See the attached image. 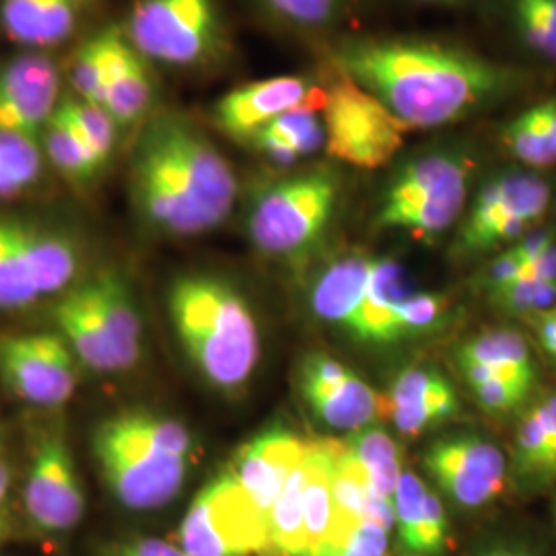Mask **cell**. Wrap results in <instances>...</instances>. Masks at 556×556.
I'll use <instances>...</instances> for the list:
<instances>
[{
	"label": "cell",
	"mask_w": 556,
	"mask_h": 556,
	"mask_svg": "<svg viewBox=\"0 0 556 556\" xmlns=\"http://www.w3.org/2000/svg\"><path fill=\"white\" fill-rule=\"evenodd\" d=\"M332 68L374 93L408 130L478 118L526 91L534 77L466 46L415 36L334 41Z\"/></svg>",
	"instance_id": "cell-1"
},
{
	"label": "cell",
	"mask_w": 556,
	"mask_h": 556,
	"mask_svg": "<svg viewBox=\"0 0 556 556\" xmlns=\"http://www.w3.org/2000/svg\"><path fill=\"white\" fill-rule=\"evenodd\" d=\"M128 179L137 217L163 238L208 233L229 219L238 202L231 163L179 112L157 110L140 126Z\"/></svg>",
	"instance_id": "cell-2"
},
{
	"label": "cell",
	"mask_w": 556,
	"mask_h": 556,
	"mask_svg": "<svg viewBox=\"0 0 556 556\" xmlns=\"http://www.w3.org/2000/svg\"><path fill=\"white\" fill-rule=\"evenodd\" d=\"M169 318L200 376L220 392H238L256 371V318L238 289L211 275H184L169 287Z\"/></svg>",
	"instance_id": "cell-3"
},
{
	"label": "cell",
	"mask_w": 556,
	"mask_h": 556,
	"mask_svg": "<svg viewBox=\"0 0 556 556\" xmlns=\"http://www.w3.org/2000/svg\"><path fill=\"white\" fill-rule=\"evenodd\" d=\"M122 31L149 64L174 73L215 71L233 52L219 0H135Z\"/></svg>",
	"instance_id": "cell-4"
},
{
	"label": "cell",
	"mask_w": 556,
	"mask_h": 556,
	"mask_svg": "<svg viewBox=\"0 0 556 556\" xmlns=\"http://www.w3.org/2000/svg\"><path fill=\"white\" fill-rule=\"evenodd\" d=\"M477 163L464 149H435L408 161L383 192L376 213L381 231L435 239L462 219Z\"/></svg>",
	"instance_id": "cell-5"
},
{
	"label": "cell",
	"mask_w": 556,
	"mask_h": 556,
	"mask_svg": "<svg viewBox=\"0 0 556 556\" xmlns=\"http://www.w3.org/2000/svg\"><path fill=\"white\" fill-rule=\"evenodd\" d=\"M340 178L328 167L305 169L262 186L248 211L252 245L275 258H298L330 229Z\"/></svg>",
	"instance_id": "cell-6"
},
{
	"label": "cell",
	"mask_w": 556,
	"mask_h": 556,
	"mask_svg": "<svg viewBox=\"0 0 556 556\" xmlns=\"http://www.w3.org/2000/svg\"><path fill=\"white\" fill-rule=\"evenodd\" d=\"M324 89V151L332 160L358 169H378L396 157L410 130L374 93L338 71Z\"/></svg>",
	"instance_id": "cell-7"
},
{
	"label": "cell",
	"mask_w": 556,
	"mask_h": 556,
	"mask_svg": "<svg viewBox=\"0 0 556 556\" xmlns=\"http://www.w3.org/2000/svg\"><path fill=\"white\" fill-rule=\"evenodd\" d=\"M179 548L188 556H266L268 521L225 470L190 503L179 526Z\"/></svg>",
	"instance_id": "cell-8"
},
{
	"label": "cell",
	"mask_w": 556,
	"mask_h": 556,
	"mask_svg": "<svg viewBox=\"0 0 556 556\" xmlns=\"http://www.w3.org/2000/svg\"><path fill=\"white\" fill-rule=\"evenodd\" d=\"M553 202V186L538 172H505L489 179L459 227V254H480L516 243L536 227Z\"/></svg>",
	"instance_id": "cell-9"
},
{
	"label": "cell",
	"mask_w": 556,
	"mask_h": 556,
	"mask_svg": "<svg viewBox=\"0 0 556 556\" xmlns=\"http://www.w3.org/2000/svg\"><path fill=\"white\" fill-rule=\"evenodd\" d=\"M110 495L132 511H153L178 497L190 468L188 457L161 454L98 427L91 441Z\"/></svg>",
	"instance_id": "cell-10"
},
{
	"label": "cell",
	"mask_w": 556,
	"mask_h": 556,
	"mask_svg": "<svg viewBox=\"0 0 556 556\" xmlns=\"http://www.w3.org/2000/svg\"><path fill=\"white\" fill-rule=\"evenodd\" d=\"M79 361L64 338L31 332L0 338V378L23 402L60 408L75 396Z\"/></svg>",
	"instance_id": "cell-11"
},
{
	"label": "cell",
	"mask_w": 556,
	"mask_h": 556,
	"mask_svg": "<svg viewBox=\"0 0 556 556\" xmlns=\"http://www.w3.org/2000/svg\"><path fill=\"white\" fill-rule=\"evenodd\" d=\"M23 507L43 532H68L85 516V491L62 429H46L36 443L23 486Z\"/></svg>",
	"instance_id": "cell-12"
},
{
	"label": "cell",
	"mask_w": 556,
	"mask_h": 556,
	"mask_svg": "<svg viewBox=\"0 0 556 556\" xmlns=\"http://www.w3.org/2000/svg\"><path fill=\"white\" fill-rule=\"evenodd\" d=\"M326 89L305 75L250 80L223 93L208 118L220 135L245 144L264 126L303 105H324Z\"/></svg>",
	"instance_id": "cell-13"
},
{
	"label": "cell",
	"mask_w": 556,
	"mask_h": 556,
	"mask_svg": "<svg viewBox=\"0 0 556 556\" xmlns=\"http://www.w3.org/2000/svg\"><path fill=\"white\" fill-rule=\"evenodd\" d=\"M62 73L48 52H23L0 64V130L41 139L62 101Z\"/></svg>",
	"instance_id": "cell-14"
},
{
	"label": "cell",
	"mask_w": 556,
	"mask_h": 556,
	"mask_svg": "<svg viewBox=\"0 0 556 556\" xmlns=\"http://www.w3.org/2000/svg\"><path fill=\"white\" fill-rule=\"evenodd\" d=\"M439 489L464 507H482L505 486V456L497 445L478 438L435 441L422 456Z\"/></svg>",
	"instance_id": "cell-15"
},
{
	"label": "cell",
	"mask_w": 556,
	"mask_h": 556,
	"mask_svg": "<svg viewBox=\"0 0 556 556\" xmlns=\"http://www.w3.org/2000/svg\"><path fill=\"white\" fill-rule=\"evenodd\" d=\"M101 0H0V31L25 52H50L96 20Z\"/></svg>",
	"instance_id": "cell-16"
},
{
	"label": "cell",
	"mask_w": 556,
	"mask_h": 556,
	"mask_svg": "<svg viewBox=\"0 0 556 556\" xmlns=\"http://www.w3.org/2000/svg\"><path fill=\"white\" fill-rule=\"evenodd\" d=\"M305 447L307 441H301L291 431L270 429L239 447L227 468L266 521H270L278 495L305 454Z\"/></svg>",
	"instance_id": "cell-17"
},
{
	"label": "cell",
	"mask_w": 556,
	"mask_h": 556,
	"mask_svg": "<svg viewBox=\"0 0 556 556\" xmlns=\"http://www.w3.org/2000/svg\"><path fill=\"white\" fill-rule=\"evenodd\" d=\"M157 100L160 85L155 66L142 59L124 36L110 66L100 108L112 116L124 135L128 130L137 132L157 112Z\"/></svg>",
	"instance_id": "cell-18"
},
{
	"label": "cell",
	"mask_w": 556,
	"mask_h": 556,
	"mask_svg": "<svg viewBox=\"0 0 556 556\" xmlns=\"http://www.w3.org/2000/svg\"><path fill=\"white\" fill-rule=\"evenodd\" d=\"M83 282L118 358L119 371L137 367L142 355V321L128 280L116 268H103Z\"/></svg>",
	"instance_id": "cell-19"
},
{
	"label": "cell",
	"mask_w": 556,
	"mask_h": 556,
	"mask_svg": "<svg viewBox=\"0 0 556 556\" xmlns=\"http://www.w3.org/2000/svg\"><path fill=\"white\" fill-rule=\"evenodd\" d=\"M17 233L27 273L40 298L68 291L79 275L80 248L77 239L59 227L23 217H17Z\"/></svg>",
	"instance_id": "cell-20"
},
{
	"label": "cell",
	"mask_w": 556,
	"mask_h": 556,
	"mask_svg": "<svg viewBox=\"0 0 556 556\" xmlns=\"http://www.w3.org/2000/svg\"><path fill=\"white\" fill-rule=\"evenodd\" d=\"M60 337L80 365L93 374H119L118 358L91 305L85 282L73 285L52 309Z\"/></svg>",
	"instance_id": "cell-21"
},
{
	"label": "cell",
	"mask_w": 556,
	"mask_h": 556,
	"mask_svg": "<svg viewBox=\"0 0 556 556\" xmlns=\"http://www.w3.org/2000/svg\"><path fill=\"white\" fill-rule=\"evenodd\" d=\"M410 278L406 268L392 258H376L367 295L358 309L351 332L367 342H394L400 340L396 307L410 298Z\"/></svg>",
	"instance_id": "cell-22"
},
{
	"label": "cell",
	"mask_w": 556,
	"mask_h": 556,
	"mask_svg": "<svg viewBox=\"0 0 556 556\" xmlns=\"http://www.w3.org/2000/svg\"><path fill=\"white\" fill-rule=\"evenodd\" d=\"M248 149L264 160L291 167L326 149V128L321 105H303L270 122L245 142Z\"/></svg>",
	"instance_id": "cell-23"
},
{
	"label": "cell",
	"mask_w": 556,
	"mask_h": 556,
	"mask_svg": "<svg viewBox=\"0 0 556 556\" xmlns=\"http://www.w3.org/2000/svg\"><path fill=\"white\" fill-rule=\"evenodd\" d=\"M374 262L376 258L361 254L334 260L319 275L312 293V305L316 316L351 330L367 295Z\"/></svg>",
	"instance_id": "cell-24"
},
{
	"label": "cell",
	"mask_w": 556,
	"mask_h": 556,
	"mask_svg": "<svg viewBox=\"0 0 556 556\" xmlns=\"http://www.w3.org/2000/svg\"><path fill=\"white\" fill-rule=\"evenodd\" d=\"M301 392L314 415L328 427L340 431H357L378 417H388L386 396L351 374L337 386H301Z\"/></svg>",
	"instance_id": "cell-25"
},
{
	"label": "cell",
	"mask_w": 556,
	"mask_h": 556,
	"mask_svg": "<svg viewBox=\"0 0 556 556\" xmlns=\"http://www.w3.org/2000/svg\"><path fill=\"white\" fill-rule=\"evenodd\" d=\"M260 15L280 31L326 40L355 17V0H250Z\"/></svg>",
	"instance_id": "cell-26"
},
{
	"label": "cell",
	"mask_w": 556,
	"mask_h": 556,
	"mask_svg": "<svg viewBox=\"0 0 556 556\" xmlns=\"http://www.w3.org/2000/svg\"><path fill=\"white\" fill-rule=\"evenodd\" d=\"M498 140L517 163L532 172L556 165V96L519 110L501 126Z\"/></svg>",
	"instance_id": "cell-27"
},
{
	"label": "cell",
	"mask_w": 556,
	"mask_h": 556,
	"mask_svg": "<svg viewBox=\"0 0 556 556\" xmlns=\"http://www.w3.org/2000/svg\"><path fill=\"white\" fill-rule=\"evenodd\" d=\"M321 441H324V450H326L330 495H332V505H334L332 532L324 546V548H328L346 536L349 530H353L361 521H365V507H367L371 486L367 482L363 468L344 447L342 439H321Z\"/></svg>",
	"instance_id": "cell-28"
},
{
	"label": "cell",
	"mask_w": 556,
	"mask_h": 556,
	"mask_svg": "<svg viewBox=\"0 0 556 556\" xmlns=\"http://www.w3.org/2000/svg\"><path fill=\"white\" fill-rule=\"evenodd\" d=\"M501 15L526 56L556 66V0H501Z\"/></svg>",
	"instance_id": "cell-29"
},
{
	"label": "cell",
	"mask_w": 556,
	"mask_h": 556,
	"mask_svg": "<svg viewBox=\"0 0 556 556\" xmlns=\"http://www.w3.org/2000/svg\"><path fill=\"white\" fill-rule=\"evenodd\" d=\"M122 38V25H105L80 41L66 71L71 96L100 105L105 79Z\"/></svg>",
	"instance_id": "cell-30"
},
{
	"label": "cell",
	"mask_w": 556,
	"mask_h": 556,
	"mask_svg": "<svg viewBox=\"0 0 556 556\" xmlns=\"http://www.w3.org/2000/svg\"><path fill=\"white\" fill-rule=\"evenodd\" d=\"M307 484V447L293 472L287 478L268 521V553L266 556L305 555V523L303 497Z\"/></svg>",
	"instance_id": "cell-31"
},
{
	"label": "cell",
	"mask_w": 556,
	"mask_h": 556,
	"mask_svg": "<svg viewBox=\"0 0 556 556\" xmlns=\"http://www.w3.org/2000/svg\"><path fill=\"white\" fill-rule=\"evenodd\" d=\"M342 443L363 468L371 491L378 493L379 497L394 501L397 482L404 475L396 441L383 429L367 425L351 431V435L342 439Z\"/></svg>",
	"instance_id": "cell-32"
},
{
	"label": "cell",
	"mask_w": 556,
	"mask_h": 556,
	"mask_svg": "<svg viewBox=\"0 0 556 556\" xmlns=\"http://www.w3.org/2000/svg\"><path fill=\"white\" fill-rule=\"evenodd\" d=\"M303 523H305V555H318L326 546L332 523L334 505L330 495L328 464L324 441H307V484L303 497Z\"/></svg>",
	"instance_id": "cell-33"
},
{
	"label": "cell",
	"mask_w": 556,
	"mask_h": 556,
	"mask_svg": "<svg viewBox=\"0 0 556 556\" xmlns=\"http://www.w3.org/2000/svg\"><path fill=\"white\" fill-rule=\"evenodd\" d=\"M40 140L48 163L77 188L91 186L105 169L73 130V126L60 116L59 110L46 126Z\"/></svg>",
	"instance_id": "cell-34"
},
{
	"label": "cell",
	"mask_w": 556,
	"mask_h": 556,
	"mask_svg": "<svg viewBox=\"0 0 556 556\" xmlns=\"http://www.w3.org/2000/svg\"><path fill=\"white\" fill-rule=\"evenodd\" d=\"M101 427H105L110 433L118 438L130 439L147 447H153L161 454L188 459L194 454V439L190 431L174 418L161 417L147 410H130L103 420Z\"/></svg>",
	"instance_id": "cell-35"
},
{
	"label": "cell",
	"mask_w": 556,
	"mask_h": 556,
	"mask_svg": "<svg viewBox=\"0 0 556 556\" xmlns=\"http://www.w3.org/2000/svg\"><path fill=\"white\" fill-rule=\"evenodd\" d=\"M40 301L17 233V217L0 215V309H25Z\"/></svg>",
	"instance_id": "cell-36"
},
{
	"label": "cell",
	"mask_w": 556,
	"mask_h": 556,
	"mask_svg": "<svg viewBox=\"0 0 556 556\" xmlns=\"http://www.w3.org/2000/svg\"><path fill=\"white\" fill-rule=\"evenodd\" d=\"M43 163L40 139L0 130V200L31 190L40 181Z\"/></svg>",
	"instance_id": "cell-37"
},
{
	"label": "cell",
	"mask_w": 556,
	"mask_h": 556,
	"mask_svg": "<svg viewBox=\"0 0 556 556\" xmlns=\"http://www.w3.org/2000/svg\"><path fill=\"white\" fill-rule=\"evenodd\" d=\"M459 367L480 365L489 369L517 371L534 378V365L528 344L514 330H493L482 337L472 338L457 351Z\"/></svg>",
	"instance_id": "cell-38"
},
{
	"label": "cell",
	"mask_w": 556,
	"mask_h": 556,
	"mask_svg": "<svg viewBox=\"0 0 556 556\" xmlns=\"http://www.w3.org/2000/svg\"><path fill=\"white\" fill-rule=\"evenodd\" d=\"M59 114L73 126V130L100 160L101 165L108 167L122 137V130L112 116L100 105L87 103L71 93L60 101Z\"/></svg>",
	"instance_id": "cell-39"
},
{
	"label": "cell",
	"mask_w": 556,
	"mask_h": 556,
	"mask_svg": "<svg viewBox=\"0 0 556 556\" xmlns=\"http://www.w3.org/2000/svg\"><path fill=\"white\" fill-rule=\"evenodd\" d=\"M517 459L528 472L551 475V417L544 402L519 427Z\"/></svg>",
	"instance_id": "cell-40"
},
{
	"label": "cell",
	"mask_w": 556,
	"mask_h": 556,
	"mask_svg": "<svg viewBox=\"0 0 556 556\" xmlns=\"http://www.w3.org/2000/svg\"><path fill=\"white\" fill-rule=\"evenodd\" d=\"M457 397L454 388L447 383L435 394L422 397L410 406L396 408L390 413V418L394 420L397 431L404 435H417L420 431H425L427 427L435 425L439 420L456 415Z\"/></svg>",
	"instance_id": "cell-41"
},
{
	"label": "cell",
	"mask_w": 556,
	"mask_h": 556,
	"mask_svg": "<svg viewBox=\"0 0 556 556\" xmlns=\"http://www.w3.org/2000/svg\"><path fill=\"white\" fill-rule=\"evenodd\" d=\"M427 486L415 472H404L397 482L394 495V509H396L397 532L400 542L406 553H415L418 528L425 516V501H427Z\"/></svg>",
	"instance_id": "cell-42"
},
{
	"label": "cell",
	"mask_w": 556,
	"mask_h": 556,
	"mask_svg": "<svg viewBox=\"0 0 556 556\" xmlns=\"http://www.w3.org/2000/svg\"><path fill=\"white\" fill-rule=\"evenodd\" d=\"M495 303L516 312H542L556 303V282H538V280H516L514 285L491 293Z\"/></svg>",
	"instance_id": "cell-43"
},
{
	"label": "cell",
	"mask_w": 556,
	"mask_h": 556,
	"mask_svg": "<svg viewBox=\"0 0 556 556\" xmlns=\"http://www.w3.org/2000/svg\"><path fill=\"white\" fill-rule=\"evenodd\" d=\"M445 312V299L433 293H413L396 307L400 338L427 332L438 324Z\"/></svg>",
	"instance_id": "cell-44"
},
{
	"label": "cell",
	"mask_w": 556,
	"mask_h": 556,
	"mask_svg": "<svg viewBox=\"0 0 556 556\" xmlns=\"http://www.w3.org/2000/svg\"><path fill=\"white\" fill-rule=\"evenodd\" d=\"M447 381L441 378L438 371L431 369H406L400 378L394 381L392 390L386 394V404H388V417L392 410L410 406L422 397L435 394Z\"/></svg>",
	"instance_id": "cell-45"
},
{
	"label": "cell",
	"mask_w": 556,
	"mask_h": 556,
	"mask_svg": "<svg viewBox=\"0 0 556 556\" xmlns=\"http://www.w3.org/2000/svg\"><path fill=\"white\" fill-rule=\"evenodd\" d=\"M388 532L371 521H361L334 546L324 548L316 556H386Z\"/></svg>",
	"instance_id": "cell-46"
},
{
	"label": "cell",
	"mask_w": 556,
	"mask_h": 556,
	"mask_svg": "<svg viewBox=\"0 0 556 556\" xmlns=\"http://www.w3.org/2000/svg\"><path fill=\"white\" fill-rule=\"evenodd\" d=\"M445 540H447V519H445L443 503L439 501L438 495L429 493L425 501V516H422L420 528H418L415 553L417 555H439L445 548Z\"/></svg>",
	"instance_id": "cell-47"
},
{
	"label": "cell",
	"mask_w": 556,
	"mask_h": 556,
	"mask_svg": "<svg viewBox=\"0 0 556 556\" xmlns=\"http://www.w3.org/2000/svg\"><path fill=\"white\" fill-rule=\"evenodd\" d=\"M530 388L532 383L523 381H486L472 386L480 406L489 413H507L516 408L526 400Z\"/></svg>",
	"instance_id": "cell-48"
},
{
	"label": "cell",
	"mask_w": 556,
	"mask_h": 556,
	"mask_svg": "<svg viewBox=\"0 0 556 556\" xmlns=\"http://www.w3.org/2000/svg\"><path fill=\"white\" fill-rule=\"evenodd\" d=\"M353 371L346 369L337 358L328 355H312L301 365V386H337L349 378Z\"/></svg>",
	"instance_id": "cell-49"
},
{
	"label": "cell",
	"mask_w": 556,
	"mask_h": 556,
	"mask_svg": "<svg viewBox=\"0 0 556 556\" xmlns=\"http://www.w3.org/2000/svg\"><path fill=\"white\" fill-rule=\"evenodd\" d=\"M108 556H188L179 546L161 538H132L114 544Z\"/></svg>",
	"instance_id": "cell-50"
},
{
	"label": "cell",
	"mask_w": 556,
	"mask_h": 556,
	"mask_svg": "<svg viewBox=\"0 0 556 556\" xmlns=\"http://www.w3.org/2000/svg\"><path fill=\"white\" fill-rule=\"evenodd\" d=\"M521 266H523V262L517 258L516 252H514L511 248H509L507 252H503V254L493 260V262L489 264V268H486L484 282H486L489 291L495 293V291H501V289L514 285L516 280H519Z\"/></svg>",
	"instance_id": "cell-51"
},
{
	"label": "cell",
	"mask_w": 556,
	"mask_h": 556,
	"mask_svg": "<svg viewBox=\"0 0 556 556\" xmlns=\"http://www.w3.org/2000/svg\"><path fill=\"white\" fill-rule=\"evenodd\" d=\"M555 243V233L551 229H530L521 239H517L516 243L511 245V250L516 252L517 258L521 260L523 264L534 262L540 258L551 245Z\"/></svg>",
	"instance_id": "cell-52"
},
{
	"label": "cell",
	"mask_w": 556,
	"mask_h": 556,
	"mask_svg": "<svg viewBox=\"0 0 556 556\" xmlns=\"http://www.w3.org/2000/svg\"><path fill=\"white\" fill-rule=\"evenodd\" d=\"M519 280H538V282H556V241L534 262L521 266Z\"/></svg>",
	"instance_id": "cell-53"
},
{
	"label": "cell",
	"mask_w": 556,
	"mask_h": 556,
	"mask_svg": "<svg viewBox=\"0 0 556 556\" xmlns=\"http://www.w3.org/2000/svg\"><path fill=\"white\" fill-rule=\"evenodd\" d=\"M538 337L544 349L556 357V312H544L538 318Z\"/></svg>",
	"instance_id": "cell-54"
},
{
	"label": "cell",
	"mask_w": 556,
	"mask_h": 556,
	"mask_svg": "<svg viewBox=\"0 0 556 556\" xmlns=\"http://www.w3.org/2000/svg\"><path fill=\"white\" fill-rule=\"evenodd\" d=\"M420 7H429V9H443V11H464L470 9L475 0H410Z\"/></svg>",
	"instance_id": "cell-55"
},
{
	"label": "cell",
	"mask_w": 556,
	"mask_h": 556,
	"mask_svg": "<svg viewBox=\"0 0 556 556\" xmlns=\"http://www.w3.org/2000/svg\"><path fill=\"white\" fill-rule=\"evenodd\" d=\"M544 404L551 417V475H556V394L548 397Z\"/></svg>",
	"instance_id": "cell-56"
},
{
	"label": "cell",
	"mask_w": 556,
	"mask_h": 556,
	"mask_svg": "<svg viewBox=\"0 0 556 556\" xmlns=\"http://www.w3.org/2000/svg\"><path fill=\"white\" fill-rule=\"evenodd\" d=\"M11 482H13V470H11V464L7 457L0 456V509L4 505V498L9 495V489H11Z\"/></svg>",
	"instance_id": "cell-57"
},
{
	"label": "cell",
	"mask_w": 556,
	"mask_h": 556,
	"mask_svg": "<svg viewBox=\"0 0 556 556\" xmlns=\"http://www.w3.org/2000/svg\"><path fill=\"white\" fill-rule=\"evenodd\" d=\"M489 556H521V555H514V553H503V551H497V553H491Z\"/></svg>",
	"instance_id": "cell-58"
},
{
	"label": "cell",
	"mask_w": 556,
	"mask_h": 556,
	"mask_svg": "<svg viewBox=\"0 0 556 556\" xmlns=\"http://www.w3.org/2000/svg\"><path fill=\"white\" fill-rule=\"evenodd\" d=\"M2 445H4V431L0 427V456H2Z\"/></svg>",
	"instance_id": "cell-59"
},
{
	"label": "cell",
	"mask_w": 556,
	"mask_h": 556,
	"mask_svg": "<svg viewBox=\"0 0 556 556\" xmlns=\"http://www.w3.org/2000/svg\"><path fill=\"white\" fill-rule=\"evenodd\" d=\"M402 556H429V555H417V553H408V555H402Z\"/></svg>",
	"instance_id": "cell-60"
},
{
	"label": "cell",
	"mask_w": 556,
	"mask_h": 556,
	"mask_svg": "<svg viewBox=\"0 0 556 556\" xmlns=\"http://www.w3.org/2000/svg\"><path fill=\"white\" fill-rule=\"evenodd\" d=\"M521 556H523V555H521Z\"/></svg>",
	"instance_id": "cell-61"
},
{
	"label": "cell",
	"mask_w": 556,
	"mask_h": 556,
	"mask_svg": "<svg viewBox=\"0 0 556 556\" xmlns=\"http://www.w3.org/2000/svg\"><path fill=\"white\" fill-rule=\"evenodd\" d=\"M555 511H556V509H555Z\"/></svg>",
	"instance_id": "cell-62"
}]
</instances>
